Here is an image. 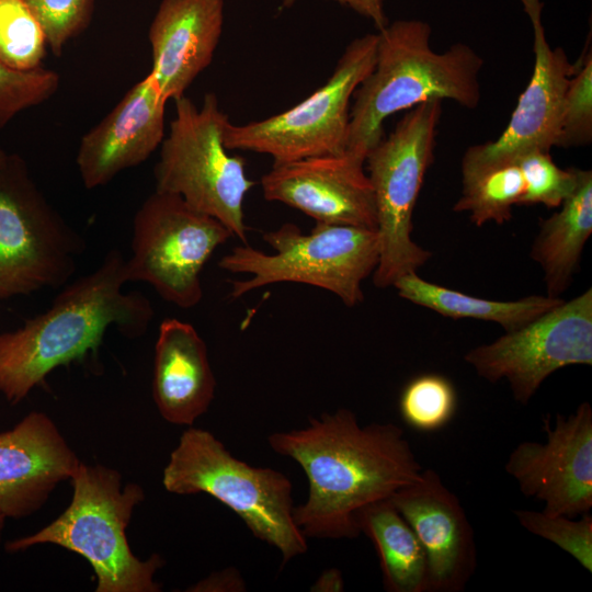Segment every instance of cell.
<instances>
[{
    "label": "cell",
    "mask_w": 592,
    "mask_h": 592,
    "mask_svg": "<svg viewBox=\"0 0 592 592\" xmlns=\"http://www.w3.org/2000/svg\"><path fill=\"white\" fill-rule=\"evenodd\" d=\"M267 442L308 479L307 501L293 511L306 538L357 537V511L389 499L423 470L402 428L392 422L361 425L344 408L310 419L306 428L275 432Z\"/></svg>",
    "instance_id": "6da1fadb"
},
{
    "label": "cell",
    "mask_w": 592,
    "mask_h": 592,
    "mask_svg": "<svg viewBox=\"0 0 592 592\" xmlns=\"http://www.w3.org/2000/svg\"><path fill=\"white\" fill-rule=\"evenodd\" d=\"M126 259L110 250L91 273L65 286L41 315L0 333V392L16 405L58 366L96 349L111 328L129 339L144 335L153 318L140 292H124Z\"/></svg>",
    "instance_id": "7a4b0ae2"
},
{
    "label": "cell",
    "mask_w": 592,
    "mask_h": 592,
    "mask_svg": "<svg viewBox=\"0 0 592 592\" xmlns=\"http://www.w3.org/2000/svg\"><path fill=\"white\" fill-rule=\"evenodd\" d=\"M431 33L421 20H397L377 32L375 65L352 98L345 151L366 159L384 137V122L422 102L447 99L477 107L482 57L464 43L436 53Z\"/></svg>",
    "instance_id": "3957f363"
},
{
    "label": "cell",
    "mask_w": 592,
    "mask_h": 592,
    "mask_svg": "<svg viewBox=\"0 0 592 592\" xmlns=\"http://www.w3.org/2000/svg\"><path fill=\"white\" fill-rule=\"evenodd\" d=\"M67 509L38 532L5 543L9 553L53 544L82 556L96 576L95 592H159L156 572L164 560L158 554L141 560L132 551L126 530L144 489L123 486L122 475L103 465L80 463L70 478Z\"/></svg>",
    "instance_id": "277c9868"
},
{
    "label": "cell",
    "mask_w": 592,
    "mask_h": 592,
    "mask_svg": "<svg viewBox=\"0 0 592 592\" xmlns=\"http://www.w3.org/2000/svg\"><path fill=\"white\" fill-rule=\"evenodd\" d=\"M162 485L175 494L212 496L235 512L253 536L275 547L283 563L308 549L294 521L289 478L238 459L207 430L190 428L182 433L163 469Z\"/></svg>",
    "instance_id": "5b68a950"
},
{
    "label": "cell",
    "mask_w": 592,
    "mask_h": 592,
    "mask_svg": "<svg viewBox=\"0 0 592 592\" xmlns=\"http://www.w3.org/2000/svg\"><path fill=\"white\" fill-rule=\"evenodd\" d=\"M263 240L274 253L242 243L219 260L221 270L249 275L230 282L232 299L267 285L300 283L326 289L354 307L363 301L362 284L379 260L377 231L362 227L316 223L304 234L286 223L265 232Z\"/></svg>",
    "instance_id": "8992f818"
},
{
    "label": "cell",
    "mask_w": 592,
    "mask_h": 592,
    "mask_svg": "<svg viewBox=\"0 0 592 592\" xmlns=\"http://www.w3.org/2000/svg\"><path fill=\"white\" fill-rule=\"evenodd\" d=\"M174 103L175 116L153 169L156 191L180 196L246 244L243 204L254 182L247 177L246 159L225 146L228 115L214 93L205 94L201 107L185 95Z\"/></svg>",
    "instance_id": "52a82bcc"
},
{
    "label": "cell",
    "mask_w": 592,
    "mask_h": 592,
    "mask_svg": "<svg viewBox=\"0 0 592 592\" xmlns=\"http://www.w3.org/2000/svg\"><path fill=\"white\" fill-rule=\"evenodd\" d=\"M441 113L442 100L437 99L409 109L395 129L366 156L379 239V260L373 273L378 288L394 286L431 258L429 250L412 240V217L433 160Z\"/></svg>",
    "instance_id": "ba28073f"
},
{
    "label": "cell",
    "mask_w": 592,
    "mask_h": 592,
    "mask_svg": "<svg viewBox=\"0 0 592 592\" xmlns=\"http://www.w3.org/2000/svg\"><path fill=\"white\" fill-rule=\"evenodd\" d=\"M83 247L39 191L25 161L9 155L0 170V299L64 286Z\"/></svg>",
    "instance_id": "9c48e42d"
},
{
    "label": "cell",
    "mask_w": 592,
    "mask_h": 592,
    "mask_svg": "<svg viewBox=\"0 0 592 592\" xmlns=\"http://www.w3.org/2000/svg\"><path fill=\"white\" fill-rule=\"evenodd\" d=\"M376 46L377 33L353 39L327 82L295 106L244 125L229 122L226 148L267 155L273 164L345 152L351 100L375 65Z\"/></svg>",
    "instance_id": "30bf717a"
},
{
    "label": "cell",
    "mask_w": 592,
    "mask_h": 592,
    "mask_svg": "<svg viewBox=\"0 0 592 592\" xmlns=\"http://www.w3.org/2000/svg\"><path fill=\"white\" fill-rule=\"evenodd\" d=\"M232 237L216 218L180 196L156 191L133 219L127 282L151 285L166 301L190 309L203 298L201 273L215 250Z\"/></svg>",
    "instance_id": "8fae6325"
},
{
    "label": "cell",
    "mask_w": 592,
    "mask_h": 592,
    "mask_svg": "<svg viewBox=\"0 0 592 592\" xmlns=\"http://www.w3.org/2000/svg\"><path fill=\"white\" fill-rule=\"evenodd\" d=\"M464 360L489 383L505 379L527 405L544 380L570 365H592V288L525 326L469 350Z\"/></svg>",
    "instance_id": "7c38bea8"
},
{
    "label": "cell",
    "mask_w": 592,
    "mask_h": 592,
    "mask_svg": "<svg viewBox=\"0 0 592 592\" xmlns=\"http://www.w3.org/2000/svg\"><path fill=\"white\" fill-rule=\"evenodd\" d=\"M545 443L524 441L510 453L504 469L543 512L574 517L592 509V407L583 401L569 415L543 418Z\"/></svg>",
    "instance_id": "4fadbf2b"
},
{
    "label": "cell",
    "mask_w": 592,
    "mask_h": 592,
    "mask_svg": "<svg viewBox=\"0 0 592 592\" xmlns=\"http://www.w3.org/2000/svg\"><path fill=\"white\" fill-rule=\"evenodd\" d=\"M520 1L533 27L532 77L502 134L496 140L469 147L462 169L511 160L531 149L550 151L557 145L562 101L576 65L570 64L562 47L548 44L542 22L544 3Z\"/></svg>",
    "instance_id": "5bb4252c"
},
{
    "label": "cell",
    "mask_w": 592,
    "mask_h": 592,
    "mask_svg": "<svg viewBox=\"0 0 592 592\" xmlns=\"http://www.w3.org/2000/svg\"><path fill=\"white\" fill-rule=\"evenodd\" d=\"M365 158L350 151L273 164L261 178L263 196L296 208L316 223L377 228Z\"/></svg>",
    "instance_id": "9a60e30c"
},
{
    "label": "cell",
    "mask_w": 592,
    "mask_h": 592,
    "mask_svg": "<svg viewBox=\"0 0 592 592\" xmlns=\"http://www.w3.org/2000/svg\"><path fill=\"white\" fill-rule=\"evenodd\" d=\"M389 501L409 523L426 556L429 592H460L475 573L474 528L459 499L434 469L398 489Z\"/></svg>",
    "instance_id": "2e32d148"
},
{
    "label": "cell",
    "mask_w": 592,
    "mask_h": 592,
    "mask_svg": "<svg viewBox=\"0 0 592 592\" xmlns=\"http://www.w3.org/2000/svg\"><path fill=\"white\" fill-rule=\"evenodd\" d=\"M167 102L149 72L81 137L76 162L86 189L107 184L160 147L166 136Z\"/></svg>",
    "instance_id": "e0dca14e"
},
{
    "label": "cell",
    "mask_w": 592,
    "mask_h": 592,
    "mask_svg": "<svg viewBox=\"0 0 592 592\" xmlns=\"http://www.w3.org/2000/svg\"><path fill=\"white\" fill-rule=\"evenodd\" d=\"M80 463L46 413H27L0 432V512L11 519L35 513Z\"/></svg>",
    "instance_id": "ac0fdd59"
},
{
    "label": "cell",
    "mask_w": 592,
    "mask_h": 592,
    "mask_svg": "<svg viewBox=\"0 0 592 592\" xmlns=\"http://www.w3.org/2000/svg\"><path fill=\"white\" fill-rule=\"evenodd\" d=\"M224 0H162L148 31L150 73L169 101L184 95L214 57Z\"/></svg>",
    "instance_id": "d6986e66"
},
{
    "label": "cell",
    "mask_w": 592,
    "mask_h": 592,
    "mask_svg": "<svg viewBox=\"0 0 592 592\" xmlns=\"http://www.w3.org/2000/svg\"><path fill=\"white\" fill-rule=\"evenodd\" d=\"M216 379L196 329L177 318L161 321L155 345L152 398L169 423L192 425L214 397Z\"/></svg>",
    "instance_id": "ffe728a7"
},
{
    "label": "cell",
    "mask_w": 592,
    "mask_h": 592,
    "mask_svg": "<svg viewBox=\"0 0 592 592\" xmlns=\"http://www.w3.org/2000/svg\"><path fill=\"white\" fill-rule=\"evenodd\" d=\"M560 209L540 224L531 258L544 275L548 296L559 297L571 284L592 234V172L577 169V182Z\"/></svg>",
    "instance_id": "44dd1931"
},
{
    "label": "cell",
    "mask_w": 592,
    "mask_h": 592,
    "mask_svg": "<svg viewBox=\"0 0 592 592\" xmlns=\"http://www.w3.org/2000/svg\"><path fill=\"white\" fill-rule=\"evenodd\" d=\"M355 521L376 549L386 591L429 592L425 551L389 499L362 508Z\"/></svg>",
    "instance_id": "7402d4cb"
},
{
    "label": "cell",
    "mask_w": 592,
    "mask_h": 592,
    "mask_svg": "<svg viewBox=\"0 0 592 592\" xmlns=\"http://www.w3.org/2000/svg\"><path fill=\"white\" fill-rule=\"evenodd\" d=\"M394 287L401 298L441 316L494 322L504 332L520 329L563 300L548 295H531L510 301L486 299L428 282L417 272L400 277Z\"/></svg>",
    "instance_id": "603a6c76"
},
{
    "label": "cell",
    "mask_w": 592,
    "mask_h": 592,
    "mask_svg": "<svg viewBox=\"0 0 592 592\" xmlns=\"http://www.w3.org/2000/svg\"><path fill=\"white\" fill-rule=\"evenodd\" d=\"M462 195L453 209L467 212L470 221L480 227L489 221L501 225L512 217L525 191L521 169L515 159L462 169Z\"/></svg>",
    "instance_id": "cb8c5ba5"
},
{
    "label": "cell",
    "mask_w": 592,
    "mask_h": 592,
    "mask_svg": "<svg viewBox=\"0 0 592 592\" xmlns=\"http://www.w3.org/2000/svg\"><path fill=\"white\" fill-rule=\"evenodd\" d=\"M47 38L23 0H0V61L16 71L42 67Z\"/></svg>",
    "instance_id": "d4e9b609"
},
{
    "label": "cell",
    "mask_w": 592,
    "mask_h": 592,
    "mask_svg": "<svg viewBox=\"0 0 592 592\" xmlns=\"http://www.w3.org/2000/svg\"><path fill=\"white\" fill-rule=\"evenodd\" d=\"M457 409V392L452 382L439 374L412 378L402 389L399 411L412 429L433 432L444 428Z\"/></svg>",
    "instance_id": "484cf974"
},
{
    "label": "cell",
    "mask_w": 592,
    "mask_h": 592,
    "mask_svg": "<svg viewBox=\"0 0 592 592\" xmlns=\"http://www.w3.org/2000/svg\"><path fill=\"white\" fill-rule=\"evenodd\" d=\"M513 513L526 531L555 544L592 572V515L589 512L581 514L580 520L524 509L513 510Z\"/></svg>",
    "instance_id": "4316f807"
},
{
    "label": "cell",
    "mask_w": 592,
    "mask_h": 592,
    "mask_svg": "<svg viewBox=\"0 0 592 592\" xmlns=\"http://www.w3.org/2000/svg\"><path fill=\"white\" fill-rule=\"evenodd\" d=\"M565 92L556 147L587 146L592 140V55L585 48Z\"/></svg>",
    "instance_id": "83f0119b"
},
{
    "label": "cell",
    "mask_w": 592,
    "mask_h": 592,
    "mask_svg": "<svg viewBox=\"0 0 592 592\" xmlns=\"http://www.w3.org/2000/svg\"><path fill=\"white\" fill-rule=\"evenodd\" d=\"M513 159L516 160L525 183L520 205L559 207L576 186L577 169L559 168L549 151L531 149Z\"/></svg>",
    "instance_id": "f1b7e54d"
},
{
    "label": "cell",
    "mask_w": 592,
    "mask_h": 592,
    "mask_svg": "<svg viewBox=\"0 0 592 592\" xmlns=\"http://www.w3.org/2000/svg\"><path fill=\"white\" fill-rule=\"evenodd\" d=\"M60 86L59 75L43 66L16 71L0 61V129L21 112L50 99Z\"/></svg>",
    "instance_id": "f546056e"
},
{
    "label": "cell",
    "mask_w": 592,
    "mask_h": 592,
    "mask_svg": "<svg viewBox=\"0 0 592 592\" xmlns=\"http://www.w3.org/2000/svg\"><path fill=\"white\" fill-rule=\"evenodd\" d=\"M42 24L47 46L60 56L91 23L94 0H23Z\"/></svg>",
    "instance_id": "4dcf8cb0"
},
{
    "label": "cell",
    "mask_w": 592,
    "mask_h": 592,
    "mask_svg": "<svg viewBox=\"0 0 592 592\" xmlns=\"http://www.w3.org/2000/svg\"><path fill=\"white\" fill-rule=\"evenodd\" d=\"M246 590V584L236 569L229 568L213 572L209 577L198 581L187 589L195 592H240Z\"/></svg>",
    "instance_id": "1f68e13d"
},
{
    "label": "cell",
    "mask_w": 592,
    "mask_h": 592,
    "mask_svg": "<svg viewBox=\"0 0 592 592\" xmlns=\"http://www.w3.org/2000/svg\"><path fill=\"white\" fill-rule=\"evenodd\" d=\"M284 8L293 5L297 0H281ZM346 5L356 13L369 19L377 31L384 29L389 22L384 9V0H333Z\"/></svg>",
    "instance_id": "d6a6232c"
},
{
    "label": "cell",
    "mask_w": 592,
    "mask_h": 592,
    "mask_svg": "<svg viewBox=\"0 0 592 592\" xmlns=\"http://www.w3.org/2000/svg\"><path fill=\"white\" fill-rule=\"evenodd\" d=\"M343 588L344 583L341 571L332 568L321 573V576L311 587V591L339 592L343 591Z\"/></svg>",
    "instance_id": "836d02e7"
},
{
    "label": "cell",
    "mask_w": 592,
    "mask_h": 592,
    "mask_svg": "<svg viewBox=\"0 0 592 592\" xmlns=\"http://www.w3.org/2000/svg\"><path fill=\"white\" fill-rule=\"evenodd\" d=\"M9 155L3 150V148L0 145V170L4 167Z\"/></svg>",
    "instance_id": "e575fe53"
},
{
    "label": "cell",
    "mask_w": 592,
    "mask_h": 592,
    "mask_svg": "<svg viewBox=\"0 0 592 592\" xmlns=\"http://www.w3.org/2000/svg\"><path fill=\"white\" fill-rule=\"evenodd\" d=\"M5 519L7 517L0 512V544H1L2 532H3V528H4Z\"/></svg>",
    "instance_id": "d590c367"
}]
</instances>
